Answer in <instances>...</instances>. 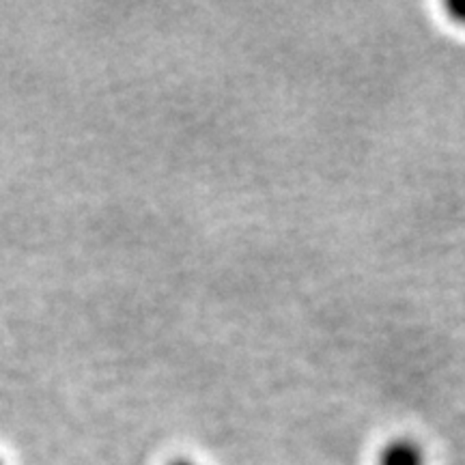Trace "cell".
I'll use <instances>...</instances> for the list:
<instances>
[{
    "instance_id": "6da1fadb",
    "label": "cell",
    "mask_w": 465,
    "mask_h": 465,
    "mask_svg": "<svg viewBox=\"0 0 465 465\" xmlns=\"http://www.w3.org/2000/svg\"><path fill=\"white\" fill-rule=\"evenodd\" d=\"M380 465H424V452L416 441L394 440L381 450Z\"/></svg>"
},
{
    "instance_id": "7a4b0ae2",
    "label": "cell",
    "mask_w": 465,
    "mask_h": 465,
    "mask_svg": "<svg viewBox=\"0 0 465 465\" xmlns=\"http://www.w3.org/2000/svg\"><path fill=\"white\" fill-rule=\"evenodd\" d=\"M446 9H449L452 20H457V22H461V25H465V0H450V3L446 5Z\"/></svg>"
},
{
    "instance_id": "3957f363",
    "label": "cell",
    "mask_w": 465,
    "mask_h": 465,
    "mask_svg": "<svg viewBox=\"0 0 465 465\" xmlns=\"http://www.w3.org/2000/svg\"><path fill=\"white\" fill-rule=\"evenodd\" d=\"M0 465H5V463H3V459H0Z\"/></svg>"
}]
</instances>
